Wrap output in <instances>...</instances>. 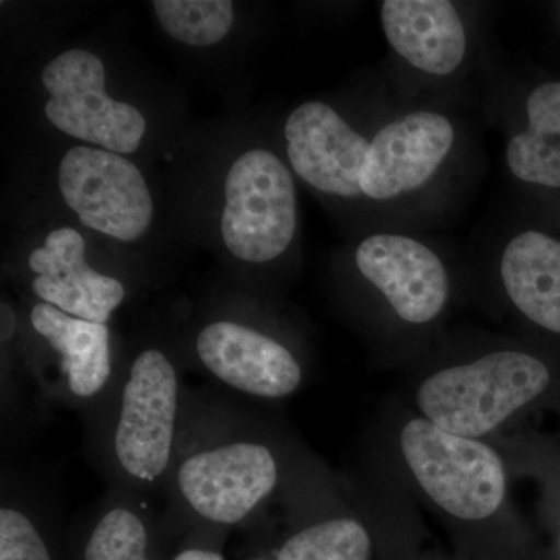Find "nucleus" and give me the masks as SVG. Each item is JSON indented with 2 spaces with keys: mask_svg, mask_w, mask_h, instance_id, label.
<instances>
[{
  "mask_svg": "<svg viewBox=\"0 0 560 560\" xmlns=\"http://www.w3.org/2000/svg\"><path fill=\"white\" fill-rule=\"evenodd\" d=\"M221 235L232 256L267 264L290 248L298 201L291 171L268 150H249L228 172Z\"/></svg>",
  "mask_w": 560,
  "mask_h": 560,
  "instance_id": "39448f33",
  "label": "nucleus"
},
{
  "mask_svg": "<svg viewBox=\"0 0 560 560\" xmlns=\"http://www.w3.org/2000/svg\"><path fill=\"white\" fill-rule=\"evenodd\" d=\"M179 368L158 348L116 370L105 396L86 411L88 447L110 489L142 500L165 490L183 423Z\"/></svg>",
  "mask_w": 560,
  "mask_h": 560,
  "instance_id": "f03ea898",
  "label": "nucleus"
},
{
  "mask_svg": "<svg viewBox=\"0 0 560 560\" xmlns=\"http://www.w3.org/2000/svg\"><path fill=\"white\" fill-rule=\"evenodd\" d=\"M372 539L352 515H326L301 526L283 541L276 560H370Z\"/></svg>",
  "mask_w": 560,
  "mask_h": 560,
  "instance_id": "6ab92c4d",
  "label": "nucleus"
},
{
  "mask_svg": "<svg viewBox=\"0 0 560 560\" xmlns=\"http://www.w3.org/2000/svg\"><path fill=\"white\" fill-rule=\"evenodd\" d=\"M195 357L213 381L254 399H287L304 383V366L289 346L237 320L206 324Z\"/></svg>",
  "mask_w": 560,
  "mask_h": 560,
  "instance_id": "9d476101",
  "label": "nucleus"
},
{
  "mask_svg": "<svg viewBox=\"0 0 560 560\" xmlns=\"http://www.w3.org/2000/svg\"><path fill=\"white\" fill-rule=\"evenodd\" d=\"M456 121L436 109H411L383 121L370 136L360 173L361 198L394 206L440 179L458 147Z\"/></svg>",
  "mask_w": 560,
  "mask_h": 560,
  "instance_id": "423d86ee",
  "label": "nucleus"
},
{
  "mask_svg": "<svg viewBox=\"0 0 560 560\" xmlns=\"http://www.w3.org/2000/svg\"><path fill=\"white\" fill-rule=\"evenodd\" d=\"M551 378L539 357L504 346L431 372L415 400L420 416L441 429L485 440L544 396Z\"/></svg>",
  "mask_w": 560,
  "mask_h": 560,
  "instance_id": "7ed1b4c3",
  "label": "nucleus"
},
{
  "mask_svg": "<svg viewBox=\"0 0 560 560\" xmlns=\"http://www.w3.org/2000/svg\"><path fill=\"white\" fill-rule=\"evenodd\" d=\"M0 323H2V327H0V330H2V345H7L13 338V335L16 334L18 318L11 305L5 304V302H2V319H0Z\"/></svg>",
  "mask_w": 560,
  "mask_h": 560,
  "instance_id": "412c9836",
  "label": "nucleus"
},
{
  "mask_svg": "<svg viewBox=\"0 0 560 560\" xmlns=\"http://www.w3.org/2000/svg\"><path fill=\"white\" fill-rule=\"evenodd\" d=\"M353 260L364 282L405 326H431L444 315L451 275L429 243L404 232H375L359 243Z\"/></svg>",
  "mask_w": 560,
  "mask_h": 560,
  "instance_id": "1a4fd4ad",
  "label": "nucleus"
},
{
  "mask_svg": "<svg viewBox=\"0 0 560 560\" xmlns=\"http://www.w3.org/2000/svg\"><path fill=\"white\" fill-rule=\"evenodd\" d=\"M256 560H261V559H256Z\"/></svg>",
  "mask_w": 560,
  "mask_h": 560,
  "instance_id": "b1692460",
  "label": "nucleus"
},
{
  "mask_svg": "<svg viewBox=\"0 0 560 560\" xmlns=\"http://www.w3.org/2000/svg\"><path fill=\"white\" fill-rule=\"evenodd\" d=\"M523 119V127L508 131V172L526 186L560 190V81L528 92Z\"/></svg>",
  "mask_w": 560,
  "mask_h": 560,
  "instance_id": "dca6fc26",
  "label": "nucleus"
},
{
  "mask_svg": "<svg viewBox=\"0 0 560 560\" xmlns=\"http://www.w3.org/2000/svg\"><path fill=\"white\" fill-rule=\"evenodd\" d=\"M50 500L20 478H3L0 501V560H54L44 534Z\"/></svg>",
  "mask_w": 560,
  "mask_h": 560,
  "instance_id": "a211bd4d",
  "label": "nucleus"
},
{
  "mask_svg": "<svg viewBox=\"0 0 560 560\" xmlns=\"http://www.w3.org/2000/svg\"><path fill=\"white\" fill-rule=\"evenodd\" d=\"M381 24L390 49L416 72L447 79L469 57V28L448 0H383Z\"/></svg>",
  "mask_w": 560,
  "mask_h": 560,
  "instance_id": "4468645a",
  "label": "nucleus"
},
{
  "mask_svg": "<svg viewBox=\"0 0 560 560\" xmlns=\"http://www.w3.org/2000/svg\"><path fill=\"white\" fill-rule=\"evenodd\" d=\"M142 500L110 489L91 508L83 560H151L150 529Z\"/></svg>",
  "mask_w": 560,
  "mask_h": 560,
  "instance_id": "f3484780",
  "label": "nucleus"
},
{
  "mask_svg": "<svg viewBox=\"0 0 560 560\" xmlns=\"http://www.w3.org/2000/svg\"><path fill=\"white\" fill-rule=\"evenodd\" d=\"M58 184L84 226L117 241H138L153 220V198L142 173L113 151L73 147L62 158Z\"/></svg>",
  "mask_w": 560,
  "mask_h": 560,
  "instance_id": "6e6552de",
  "label": "nucleus"
},
{
  "mask_svg": "<svg viewBox=\"0 0 560 560\" xmlns=\"http://www.w3.org/2000/svg\"><path fill=\"white\" fill-rule=\"evenodd\" d=\"M153 7L164 31L189 46L220 43L234 24L230 0H158Z\"/></svg>",
  "mask_w": 560,
  "mask_h": 560,
  "instance_id": "aec40b11",
  "label": "nucleus"
},
{
  "mask_svg": "<svg viewBox=\"0 0 560 560\" xmlns=\"http://www.w3.org/2000/svg\"><path fill=\"white\" fill-rule=\"evenodd\" d=\"M501 293L523 319L560 337V241L525 230L501 245L497 259Z\"/></svg>",
  "mask_w": 560,
  "mask_h": 560,
  "instance_id": "2eb2a0df",
  "label": "nucleus"
},
{
  "mask_svg": "<svg viewBox=\"0 0 560 560\" xmlns=\"http://www.w3.org/2000/svg\"><path fill=\"white\" fill-rule=\"evenodd\" d=\"M287 156L291 168L313 189L360 200V173L370 136L353 128L323 102H307L285 124Z\"/></svg>",
  "mask_w": 560,
  "mask_h": 560,
  "instance_id": "f8f14e48",
  "label": "nucleus"
},
{
  "mask_svg": "<svg viewBox=\"0 0 560 560\" xmlns=\"http://www.w3.org/2000/svg\"><path fill=\"white\" fill-rule=\"evenodd\" d=\"M28 267L35 275V296L77 318L108 324L127 294L119 279L90 267L84 241L70 228L51 231L44 245L32 250Z\"/></svg>",
  "mask_w": 560,
  "mask_h": 560,
  "instance_id": "ddd939ff",
  "label": "nucleus"
},
{
  "mask_svg": "<svg viewBox=\"0 0 560 560\" xmlns=\"http://www.w3.org/2000/svg\"><path fill=\"white\" fill-rule=\"evenodd\" d=\"M399 452L423 495L456 521L485 522L503 510L506 464L485 440L460 436L418 416L401 425Z\"/></svg>",
  "mask_w": 560,
  "mask_h": 560,
  "instance_id": "20e7f679",
  "label": "nucleus"
},
{
  "mask_svg": "<svg viewBox=\"0 0 560 560\" xmlns=\"http://www.w3.org/2000/svg\"><path fill=\"white\" fill-rule=\"evenodd\" d=\"M28 319L55 359L40 390L58 404L90 410L116 375L108 324L77 318L46 302L33 305Z\"/></svg>",
  "mask_w": 560,
  "mask_h": 560,
  "instance_id": "9b49d317",
  "label": "nucleus"
},
{
  "mask_svg": "<svg viewBox=\"0 0 560 560\" xmlns=\"http://www.w3.org/2000/svg\"><path fill=\"white\" fill-rule=\"evenodd\" d=\"M559 556H560V541H559Z\"/></svg>",
  "mask_w": 560,
  "mask_h": 560,
  "instance_id": "5701e85b",
  "label": "nucleus"
},
{
  "mask_svg": "<svg viewBox=\"0 0 560 560\" xmlns=\"http://www.w3.org/2000/svg\"><path fill=\"white\" fill-rule=\"evenodd\" d=\"M283 477L285 459L270 434L223 405L186 394L175 463L165 486L171 510L231 528L267 503Z\"/></svg>",
  "mask_w": 560,
  "mask_h": 560,
  "instance_id": "f257e3e1",
  "label": "nucleus"
},
{
  "mask_svg": "<svg viewBox=\"0 0 560 560\" xmlns=\"http://www.w3.org/2000/svg\"><path fill=\"white\" fill-rule=\"evenodd\" d=\"M105 81V65L97 55L80 49L58 55L43 72L44 88L50 94L44 113L65 135L113 153H135L147 121L135 106L113 101Z\"/></svg>",
  "mask_w": 560,
  "mask_h": 560,
  "instance_id": "0eeeda50",
  "label": "nucleus"
},
{
  "mask_svg": "<svg viewBox=\"0 0 560 560\" xmlns=\"http://www.w3.org/2000/svg\"><path fill=\"white\" fill-rule=\"evenodd\" d=\"M173 560H224L220 552L206 548H186L178 552Z\"/></svg>",
  "mask_w": 560,
  "mask_h": 560,
  "instance_id": "4be33fe9",
  "label": "nucleus"
}]
</instances>
